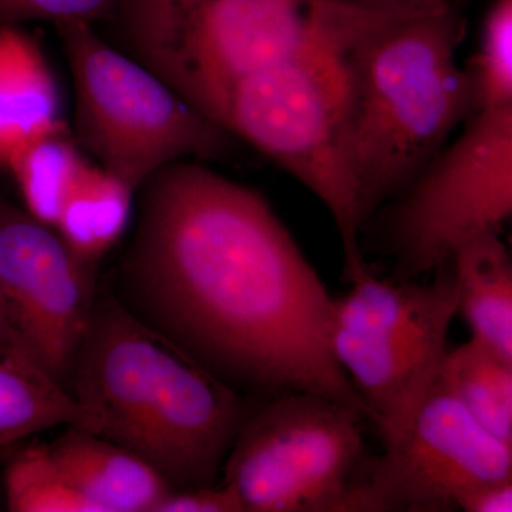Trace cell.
Returning a JSON list of instances; mask_svg holds the SVG:
<instances>
[{"label":"cell","instance_id":"obj_15","mask_svg":"<svg viewBox=\"0 0 512 512\" xmlns=\"http://www.w3.org/2000/svg\"><path fill=\"white\" fill-rule=\"evenodd\" d=\"M134 195L116 175L87 164L64 202L57 234L77 255L97 264L126 232Z\"/></svg>","mask_w":512,"mask_h":512},{"label":"cell","instance_id":"obj_19","mask_svg":"<svg viewBox=\"0 0 512 512\" xmlns=\"http://www.w3.org/2000/svg\"><path fill=\"white\" fill-rule=\"evenodd\" d=\"M8 510L13 512H97L69 483L47 446H29L10 460L3 476Z\"/></svg>","mask_w":512,"mask_h":512},{"label":"cell","instance_id":"obj_17","mask_svg":"<svg viewBox=\"0 0 512 512\" xmlns=\"http://www.w3.org/2000/svg\"><path fill=\"white\" fill-rule=\"evenodd\" d=\"M59 426L89 429V414L39 367L0 359V447Z\"/></svg>","mask_w":512,"mask_h":512},{"label":"cell","instance_id":"obj_22","mask_svg":"<svg viewBox=\"0 0 512 512\" xmlns=\"http://www.w3.org/2000/svg\"><path fill=\"white\" fill-rule=\"evenodd\" d=\"M156 512H245L237 493L227 484L171 490Z\"/></svg>","mask_w":512,"mask_h":512},{"label":"cell","instance_id":"obj_8","mask_svg":"<svg viewBox=\"0 0 512 512\" xmlns=\"http://www.w3.org/2000/svg\"><path fill=\"white\" fill-rule=\"evenodd\" d=\"M362 417L320 394H278L242 423L224 484L245 512H340L363 460Z\"/></svg>","mask_w":512,"mask_h":512},{"label":"cell","instance_id":"obj_21","mask_svg":"<svg viewBox=\"0 0 512 512\" xmlns=\"http://www.w3.org/2000/svg\"><path fill=\"white\" fill-rule=\"evenodd\" d=\"M116 0H0V26H20L29 22L94 25L110 20Z\"/></svg>","mask_w":512,"mask_h":512},{"label":"cell","instance_id":"obj_18","mask_svg":"<svg viewBox=\"0 0 512 512\" xmlns=\"http://www.w3.org/2000/svg\"><path fill=\"white\" fill-rule=\"evenodd\" d=\"M87 164L89 160L64 124L23 147L6 170L13 175L30 217L55 228L64 202Z\"/></svg>","mask_w":512,"mask_h":512},{"label":"cell","instance_id":"obj_11","mask_svg":"<svg viewBox=\"0 0 512 512\" xmlns=\"http://www.w3.org/2000/svg\"><path fill=\"white\" fill-rule=\"evenodd\" d=\"M0 292L32 362L70 392L96 305V262L77 255L55 228L0 202Z\"/></svg>","mask_w":512,"mask_h":512},{"label":"cell","instance_id":"obj_16","mask_svg":"<svg viewBox=\"0 0 512 512\" xmlns=\"http://www.w3.org/2000/svg\"><path fill=\"white\" fill-rule=\"evenodd\" d=\"M437 380L480 426L512 446V360L471 338L447 350Z\"/></svg>","mask_w":512,"mask_h":512},{"label":"cell","instance_id":"obj_13","mask_svg":"<svg viewBox=\"0 0 512 512\" xmlns=\"http://www.w3.org/2000/svg\"><path fill=\"white\" fill-rule=\"evenodd\" d=\"M62 94L42 47L20 26H0V168L64 126Z\"/></svg>","mask_w":512,"mask_h":512},{"label":"cell","instance_id":"obj_5","mask_svg":"<svg viewBox=\"0 0 512 512\" xmlns=\"http://www.w3.org/2000/svg\"><path fill=\"white\" fill-rule=\"evenodd\" d=\"M357 15L353 5L335 36L241 80L214 117L218 126L271 158L328 208L342 239L349 282L369 268L360 254L363 224L343 156L342 47Z\"/></svg>","mask_w":512,"mask_h":512},{"label":"cell","instance_id":"obj_20","mask_svg":"<svg viewBox=\"0 0 512 512\" xmlns=\"http://www.w3.org/2000/svg\"><path fill=\"white\" fill-rule=\"evenodd\" d=\"M466 74L474 113L512 107V0H495Z\"/></svg>","mask_w":512,"mask_h":512},{"label":"cell","instance_id":"obj_4","mask_svg":"<svg viewBox=\"0 0 512 512\" xmlns=\"http://www.w3.org/2000/svg\"><path fill=\"white\" fill-rule=\"evenodd\" d=\"M349 12V0H116L110 22L128 56L214 121L232 87L335 36Z\"/></svg>","mask_w":512,"mask_h":512},{"label":"cell","instance_id":"obj_7","mask_svg":"<svg viewBox=\"0 0 512 512\" xmlns=\"http://www.w3.org/2000/svg\"><path fill=\"white\" fill-rule=\"evenodd\" d=\"M73 77L76 141L131 190L168 165L220 160L234 137L93 25L56 26Z\"/></svg>","mask_w":512,"mask_h":512},{"label":"cell","instance_id":"obj_23","mask_svg":"<svg viewBox=\"0 0 512 512\" xmlns=\"http://www.w3.org/2000/svg\"><path fill=\"white\" fill-rule=\"evenodd\" d=\"M458 510L464 512H511L512 480L478 485L458 501Z\"/></svg>","mask_w":512,"mask_h":512},{"label":"cell","instance_id":"obj_3","mask_svg":"<svg viewBox=\"0 0 512 512\" xmlns=\"http://www.w3.org/2000/svg\"><path fill=\"white\" fill-rule=\"evenodd\" d=\"M464 30L457 9L394 16L363 8L343 43V156L363 225L473 113L457 63Z\"/></svg>","mask_w":512,"mask_h":512},{"label":"cell","instance_id":"obj_1","mask_svg":"<svg viewBox=\"0 0 512 512\" xmlns=\"http://www.w3.org/2000/svg\"><path fill=\"white\" fill-rule=\"evenodd\" d=\"M121 285L138 318L234 386L366 407L332 352L326 286L259 192L194 161L141 188Z\"/></svg>","mask_w":512,"mask_h":512},{"label":"cell","instance_id":"obj_9","mask_svg":"<svg viewBox=\"0 0 512 512\" xmlns=\"http://www.w3.org/2000/svg\"><path fill=\"white\" fill-rule=\"evenodd\" d=\"M467 121L458 140L400 192L386 231L393 279L436 271L468 239L500 231L511 218L512 107Z\"/></svg>","mask_w":512,"mask_h":512},{"label":"cell","instance_id":"obj_2","mask_svg":"<svg viewBox=\"0 0 512 512\" xmlns=\"http://www.w3.org/2000/svg\"><path fill=\"white\" fill-rule=\"evenodd\" d=\"M70 393L90 431L146 461L173 490L214 485L248 416L234 386L109 293L97 296Z\"/></svg>","mask_w":512,"mask_h":512},{"label":"cell","instance_id":"obj_10","mask_svg":"<svg viewBox=\"0 0 512 512\" xmlns=\"http://www.w3.org/2000/svg\"><path fill=\"white\" fill-rule=\"evenodd\" d=\"M512 480V446L436 380L406 439L365 460L340 512H448L478 485Z\"/></svg>","mask_w":512,"mask_h":512},{"label":"cell","instance_id":"obj_12","mask_svg":"<svg viewBox=\"0 0 512 512\" xmlns=\"http://www.w3.org/2000/svg\"><path fill=\"white\" fill-rule=\"evenodd\" d=\"M50 456L97 512H156L173 488L127 448L79 426H67Z\"/></svg>","mask_w":512,"mask_h":512},{"label":"cell","instance_id":"obj_24","mask_svg":"<svg viewBox=\"0 0 512 512\" xmlns=\"http://www.w3.org/2000/svg\"><path fill=\"white\" fill-rule=\"evenodd\" d=\"M363 8L394 16L433 15L457 9V0H352Z\"/></svg>","mask_w":512,"mask_h":512},{"label":"cell","instance_id":"obj_25","mask_svg":"<svg viewBox=\"0 0 512 512\" xmlns=\"http://www.w3.org/2000/svg\"><path fill=\"white\" fill-rule=\"evenodd\" d=\"M0 359L16 360V362L35 365L26 350L23 349L18 335L10 325L5 305H3L2 292H0Z\"/></svg>","mask_w":512,"mask_h":512},{"label":"cell","instance_id":"obj_14","mask_svg":"<svg viewBox=\"0 0 512 512\" xmlns=\"http://www.w3.org/2000/svg\"><path fill=\"white\" fill-rule=\"evenodd\" d=\"M457 288V315L471 338L512 360V265L500 231L468 239L450 258Z\"/></svg>","mask_w":512,"mask_h":512},{"label":"cell","instance_id":"obj_6","mask_svg":"<svg viewBox=\"0 0 512 512\" xmlns=\"http://www.w3.org/2000/svg\"><path fill=\"white\" fill-rule=\"evenodd\" d=\"M433 281L377 278L367 269L333 299L330 343L384 448L406 439L439 376L457 288L450 261Z\"/></svg>","mask_w":512,"mask_h":512}]
</instances>
